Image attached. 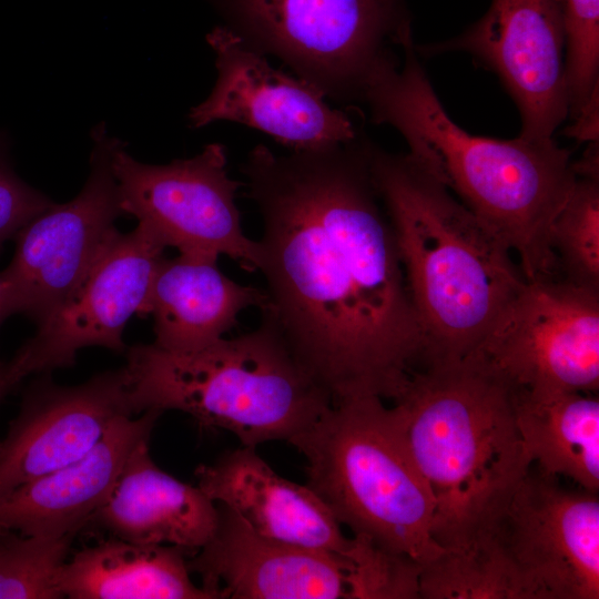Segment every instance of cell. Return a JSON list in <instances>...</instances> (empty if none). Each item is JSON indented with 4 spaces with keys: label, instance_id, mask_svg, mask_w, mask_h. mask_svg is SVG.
Wrapping results in <instances>:
<instances>
[{
    "label": "cell",
    "instance_id": "cell-1",
    "mask_svg": "<svg viewBox=\"0 0 599 599\" xmlns=\"http://www.w3.org/2000/svg\"><path fill=\"white\" fill-rule=\"evenodd\" d=\"M368 141L287 155L257 144L241 167L262 221V314L332 403L393 400L425 355Z\"/></svg>",
    "mask_w": 599,
    "mask_h": 599
},
{
    "label": "cell",
    "instance_id": "cell-2",
    "mask_svg": "<svg viewBox=\"0 0 599 599\" xmlns=\"http://www.w3.org/2000/svg\"><path fill=\"white\" fill-rule=\"evenodd\" d=\"M373 73L363 97L375 124L406 141L408 154L487 224L519 258L526 281L552 277L551 223L577 175L555 140L474 135L448 115L417 57L413 34Z\"/></svg>",
    "mask_w": 599,
    "mask_h": 599
},
{
    "label": "cell",
    "instance_id": "cell-3",
    "mask_svg": "<svg viewBox=\"0 0 599 599\" xmlns=\"http://www.w3.org/2000/svg\"><path fill=\"white\" fill-rule=\"evenodd\" d=\"M368 161L424 332L423 365L463 358L525 285L522 272L507 244L408 153L368 141Z\"/></svg>",
    "mask_w": 599,
    "mask_h": 599
},
{
    "label": "cell",
    "instance_id": "cell-4",
    "mask_svg": "<svg viewBox=\"0 0 599 599\" xmlns=\"http://www.w3.org/2000/svg\"><path fill=\"white\" fill-rule=\"evenodd\" d=\"M516 387L476 352L414 370L392 409L434 505L432 534L466 548L532 466L516 420Z\"/></svg>",
    "mask_w": 599,
    "mask_h": 599
},
{
    "label": "cell",
    "instance_id": "cell-5",
    "mask_svg": "<svg viewBox=\"0 0 599 599\" xmlns=\"http://www.w3.org/2000/svg\"><path fill=\"white\" fill-rule=\"evenodd\" d=\"M125 356L135 415L180 410L202 427L232 433L242 446L288 441L332 405L264 316L256 329L201 349L138 344Z\"/></svg>",
    "mask_w": 599,
    "mask_h": 599
},
{
    "label": "cell",
    "instance_id": "cell-6",
    "mask_svg": "<svg viewBox=\"0 0 599 599\" xmlns=\"http://www.w3.org/2000/svg\"><path fill=\"white\" fill-rule=\"evenodd\" d=\"M288 443L307 461L306 485L354 536L367 537L422 566L445 550L432 534L430 493L392 407L382 398L332 403Z\"/></svg>",
    "mask_w": 599,
    "mask_h": 599
},
{
    "label": "cell",
    "instance_id": "cell-7",
    "mask_svg": "<svg viewBox=\"0 0 599 599\" xmlns=\"http://www.w3.org/2000/svg\"><path fill=\"white\" fill-rule=\"evenodd\" d=\"M246 47L338 103L363 102L376 69L412 34L406 0H206Z\"/></svg>",
    "mask_w": 599,
    "mask_h": 599
},
{
    "label": "cell",
    "instance_id": "cell-8",
    "mask_svg": "<svg viewBox=\"0 0 599 599\" xmlns=\"http://www.w3.org/2000/svg\"><path fill=\"white\" fill-rule=\"evenodd\" d=\"M468 546L500 566L518 599L599 598L598 493L535 465Z\"/></svg>",
    "mask_w": 599,
    "mask_h": 599
},
{
    "label": "cell",
    "instance_id": "cell-9",
    "mask_svg": "<svg viewBox=\"0 0 599 599\" xmlns=\"http://www.w3.org/2000/svg\"><path fill=\"white\" fill-rule=\"evenodd\" d=\"M224 145L207 144L190 159L167 164L136 161L119 141L112 170L124 214L133 215L166 248L219 258L256 272L257 241L243 231L235 199L242 183L226 170Z\"/></svg>",
    "mask_w": 599,
    "mask_h": 599
},
{
    "label": "cell",
    "instance_id": "cell-10",
    "mask_svg": "<svg viewBox=\"0 0 599 599\" xmlns=\"http://www.w3.org/2000/svg\"><path fill=\"white\" fill-rule=\"evenodd\" d=\"M531 394L597 393L599 292L567 281H526L473 351Z\"/></svg>",
    "mask_w": 599,
    "mask_h": 599
},
{
    "label": "cell",
    "instance_id": "cell-11",
    "mask_svg": "<svg viewBox=\"0 0 599 599\" xmlns=\"http://www.w3.org/2000/svg\"><path fill=\"white\" fill-rule=\"evenodd\" d=\"M90 174L80 193L33 217L14 236L16 250L2 271L18 313L39 325L81 283L120 233L124 212L112 170L120 141L100 123L92 132Z\"/></svg>",
    "mask_w": 599,
    "mask_h": 599
},
{
    "label": "cell",
    "instance_id": "cell-12",
    "mask_svg": "<svg viewBox=\"0 0 599 599\" xmlns=\"http://www.w3.org/2000/svg\"><path fill=\"white\" fill-rule=\"evenodd\" d=\"M416 50L425 55L466 52L497 74L519 111V136L551 139L568 118L559 0H491L457 37Z\"/></svg>",
    "mask_w": 599,
    "mask_h": 599
},
{
    "label": "cell",
    "instance_id": "cell-13",
    "mask_svg": "<svg viewBox=\"0 0 599 599\" xmlns=\"http://www.w3.org/2000/svg\"><path fill=\"white\" fill-rule=\"evenodd\" d=\"M164 250L141 223L130 233L120 232L10 359L20 379L72 367L85 347L125 353L124 327L132 315H141Z\"/></svg>",
    "mask_w": 599,
    "mask_h": 599
},
{
    "label": "cell",
    "instance_id": "cell-14",
    "mask_svg": "<svg viewBox=\"0 0 599 599\" xmlns=\"http://www.w3.org/2000/svg\"><path fill=\"white\" fill-rule=\"evenodd\" d=\"M206 41L217 77L209 97L189 113L193 129L232 121L271 135L292 151H311L354 140L351 118L332 108L312 83L274 69L223 26Z\"/></svg>",
    "mask_w": 599,
    "mask_h": 599
},
{
    "label": "cell",
    "instance_id": "cell-15",
    "mask_svg": "<svg viewBox=\"0 0 599 599\" xmlns=\"http://www.w3.org/2000/svg\"><path fill=\"white\" fill-rule=\"evenodd\" d=\"M0 441V500L90 451L111 425L134 416L123 366L75 386L39 374Z\"/></svg>",
    "mask_w": 599,
    "mask_h": 599
},
{
    "label": "cell",
    "instance_id": "cell-16",
    "mask_svg": "<svg viewBox=\"0 0 599 599\" xmlns=\"http://www.w3.org/2000/svg\"><path fill=\"white\" fill-rule=\"evenodd\" d=\"M210 539L187 561L214 599H347L344 561L254 531L217 504Z\"/></svg>",
    "mask_w": 599,
    "mask_h": 599
},
{
    "label": "cell",
    "instance_id": "cell-17",
    "mask_svg": "<svg viewBox=\"0 0 599 599\" xmlns=\"http://www.w3.org/2000/svg\"><path fill=\"white\" fill-rule=\"evenodd\" d=\"M197 487L235 511L267 538L334 555L345 562L352 538L325 502L305 484L291 481L242 446L195 469Z\"/></svg>",
    "mask_w": 599,
    "mask_h": 599
},
{
    "label": "cell",
    "instance_id": "cell-18",
    "mask_svg": "<svg viewBox=\"0 0 599 599\" xmlns=\"http://www.w3.org/2000/svg\"><path fill=\"white\" fill-rule=\"evenodd\" d=\"M161 414L119 418L84 456L12 490L0 500V530L75 535L104 502L131 451L150 439Z\"/></svg>",
    "mask_w": 599,
    "mask_h": 599
},
{
    "label": "cell",
    "instance_id": "cell-19",
    "mask_svg": "<svg viewBox=\"0 0 599 599\" xmlns=\"http://www.w3.org/2000/svg\"><path fill=\"white\" fill-rule=\"evenodd\" d=\"M217 516V504L197 486L153 461L144 439L129 455L90 522L130 542L197 550L212 536Z\"/></svg>",
    "mask_w": 599,
    "mask_h": 599
},
{
    "label": "cell",
    "instance_id": "cell-20",
    "mask_svg": "<svg viewBox=\"0 0 599 599\" xmlns=\"http://www.w3.org/2000/svg\"><path fill=\"white\" fill-rule=\"evenodd\" d=\"M217 261L181 253L161 260L141 312L153 316V344L179 353L201 349L233 329L245 309L266 308L265 290L230 278Z\"/></svg>",
    "mask_w": 599,
    "mask_h": 599
},
{
    "label": "cell",
    "instance_id": "cell-21",
    "mask_svg": "<svg viewBox=\"0 0 599 599\" xmlns=\"http://www.w3.org/2000/svg\"><path fill=\"white\" fill-rule=\"evenodd\" d=\"M184 551L112 537L67 560L61 590L71 599H214L191 580Z\"/></svg>",
    "mask_w": 599,
    "mask_h": 599
},
{
    "label": "cell",
    "instance_id": "cell-22",
    "mask_svg": "<svg viewBox=\"0 0 599 599\" xmlns=\"http://www.w3.org/2000/svg\"><path fill=\"white\" fill-rule=\"evenodd\" d=\"M516 389L517 427L531 464L598 493V397L581 392L531 394Z\"/></svg>",
    "mask_w": 599,
    "mask_h": 599
},
{
    "label": "cell",
    "instance_id": "cell-23",
    "mask_svg": "<svg viewBox=\"0 0 599 599\" xmlns=\"http://www.w3.org/2000/svg\"><path fill=\"white\" fill-rule=\"evenodd\" d=\"M549 243L565 281L599 292V177L577 176Z\"/></svg>",
    "mask_w": 599,
    "mask_h": 599
},
{
    "label": "cell",
    "instance_id": "cell-24",
    "mask_svg": "<svg viewBox=\"0 0 599 599\" xmlns=\"http://www.w3.org/2000/svg\"><path fill=\"white\" fill-rule=\"evenodd\" d=\"M74 536L0 530V599L63 598L61 572Z\"/></svg>",
    "mask_w": 599,
    "mask_h": 599
},
{
    "label": "cell",
    "instance_id": "cell-25",
    "mask_svg": "<svg viewBox=\"0 0 599 599\" xmlns=\"http://www.w3.org/2000/svg\"><path fill=\"white\" fill-rule=\"evenodd\" d=\"M423 599H517L498 564L475 547L444 550L422 566Z\"/></svg>",
    "mask_w": 599,
    "mask_h": 599
},
{
    "label": "cell",
    "instance_id": "cell-26",
    "mask_svg": "<svg viewBox=\"0 0 599 599\" xmlns=\"http://www.w3.org/2000/svg\"><path fill=\"white\" fill-rule=\"evenodd\" d=\"M422 565L367 537L354 536L345 557L347 599H416Z\"/></svg>",
    "mask_w": 599,
    "mask_h": 599
},
{
    "label": "cell",
    "instance_id": "cell-27",
    "mask_svg": "<svg viewBox=\"0 0 599 599\" xmlns=\"http://www.w3.org/2000/svg\"><path fill=\"white\" fill-rule=\"evenodd\" d=\"M565 33V83L572 120L599 98V0H559Z\"/></svg>",
    "mask_w": 599,
    "mask_h": 599
},
{
    "label": "cell",
    "instance_id": "cell-28",
    "mask_svg": "<svg viewBox=\"0 0 599 599\" xmlns=\"http://www.w3.org/2000/svg\"><path fill=\"white\" fill-rule=\"evenodd\" d=\"M9 146V136L0 130V253L6 242L53 204L16 173Z\"/></svg>",
    "mask_w": 599,
    "mask_h": 599
},
{
    "label": "cell",
    "instance_id": "cell-29",
    "mask_svg": "<svg viewBox=\"0 0 599 599\" xmlns=\"http://www.w3.org/2000/svg\"><path fill=\"white\" fill-rule=\"evenodd\" d=\"M12 314H18L17 303L12 287L2 273L0 272V327L2 323Z\"/></svg>",
    "mask_w": 599,
    "mask_h": 599
},
{
    "label": "cell",
    "instance_id": "cell-30",
    "mask_svg": "<svg viewBox=\"0 0 599 599\" xmlns=\"http://www.w3.org/2000/svg\"><path fill=\"white\" fill-rule=\"evenodd\" d=\"M22 380L14 372L10 362L0 361V403L14 390Z\"/></svg>",
    "mask_w": 599,
    "mask_h": 599
}]
</instances>
